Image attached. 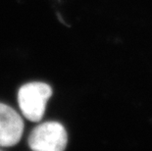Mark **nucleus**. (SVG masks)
<instances>
[{"label": "nucleus", "mask_w": 152, "mask_h": 151, "mask_svg": "<svg viewBox=\"0 0 152 151\" xmlns=\"http://www.w3.org/2000/svg\"><path fill=\"white\" fill-rule=\"evenodd\" d=\"M52 89L44 82H30L19 89L18 103L25 118L31 122L42 119Z\"/></svg>", "instance_id": "obj_1"}, {"label": "nucleus", "mask_w": 152, "mask_h": 151, "mask_svg": "<svg viewBox=\"0 0 152 151\" xmlns=\"http://www.w3.org/2000/svg\"><path fill=\"white\" fill-rule=\"evenodd\" d=\"M28 142L33 151H64L68 143L67 131L60 123L46 122L34 128Z\"/></svg>", "instance_id": "obj_2"}, {"label": "nucleus", "mask_w": 152, "mask_h": 151, "mask_svg": "<svg viewBox=\"0 0 152 151\" xmlns=\"http://www.w3.org/2000/svg\"><path fill=\"white\" fill-rule=\"evenodd\" d=\"M24 121L10 106L0 103V146L10 147L20 141Z\"/></svg>", "instance_id": "obj_3"}]
</instances>
